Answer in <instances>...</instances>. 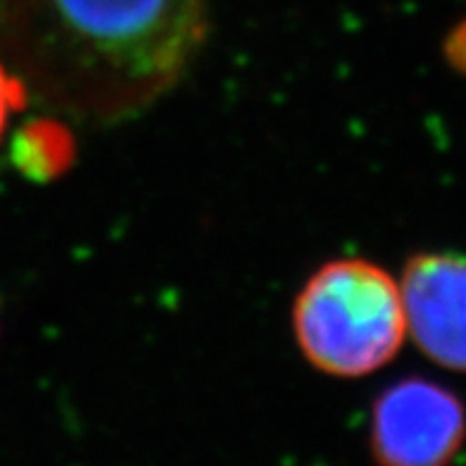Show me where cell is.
<instances>
[{
    "label": "cell",
    "mask_w": 466,
    "mask_h": 466,
    "mask_svg": "<svg viewBox=\"0 0 466 466\" xmlns=\"http://www.w3.org/2000/svg\"><path fill=\"white\" fill-rule=\"evenodd\" d=\"M208 31V0H0V53L31 98L96 127L165 98Z\"/></svg>",
    "instance_id": "cell-1"
},
{
    "label": "cell",
    "mask_w": 466,
    "mask_h": 466,
    "mask_svg": "<svg viewBox=\"0 0 466 466\" xmlns=\"http://www.w3.org/2000/svg\"><path fill=\"white\" fill-rule=\"evenodd\" d=\"M290 319L302 357L333 379L374 374L407 338L398 279L362 258L331 259L312 271Z\"/></svg>",
    "instance_id": "cell-2"
},
{
    "label": "cell",
    "mask_w": 466,
    "mask_h": 466,
    "mask_svg": "<svg viewBox=\"0 0 466 466\" xmlns=\"http://www.w3.org/2000/svg\"><path fill=\"white\" fill-rule=\"evenodd\" d=\"M466 445V407L448 386L407 376L371 405L369 448L379 466H452Z\"/></svg>",
    "instance_id": "cell-3"
},
{
    "label": "cell",
    "mask_w": 466,
    "mask_h": 466,
    "mask_svg": "<svg viewBox=\"0 0 466 466\" xmlns=\"http://www.w3.org/2000/svg\"><path fill=\"white\" fill-rule=\"evenodd\" d=\"M407 333L442 369L466 374V258L411 255L398 279Z\"/></svg>",
    "instance_id": "cell-4"
},
{
    "label": "cell",
    "mask_w": 466,
    "mask_h": 466,
    "mask_svg": "<svg viewBox=\"0 0 466 466\" xmlns=\"http://www.w3.org/2000/svg\"><path fill=\"white\" fill-rule=\"evenodd\" d=\"M10 162L34 184H53L76 162V138L57 115L34 116L13 134Z\"/></svg>",
    "instance_id": "cell-5"
},
{
    "label": "cell",
    "mask_w": 466,
    "mask_h": 466,
    "mask_svg": "<svg viewBox=\"0 0 466 466\" xmlns=\"http://www.w3.org/2000/svg\"><path fill=\"white\" fill-rule=\"evenodd\" d=\"M29 100L31 96L25 81L19 79L5 60H0V141L5 138L13 116L26 110Z\"/></svg>",
    "instance_id": "cell-6"
}]
</instances>
